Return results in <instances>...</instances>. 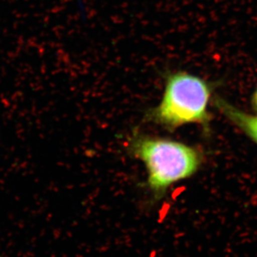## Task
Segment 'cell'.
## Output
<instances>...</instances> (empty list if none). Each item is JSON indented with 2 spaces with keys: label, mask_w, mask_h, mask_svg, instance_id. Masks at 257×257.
Instances as JSON below:
<instances>
[{
  "label": "cell",
  "mask_w": 257,
  "mask_h": 257,
  "mask_svg": "<svg viewBox=\"0 0 257 257\" xmlns=\"http://www.w3.org/2000/svg\"><path fill=\"white\" fill-rule=\"evenodd\" d=\"M128 156L143 162L150 202L156 205L176 184L200 171L205 161L202 150L181 141L145 133L135 128L127 137Z\"/></svg>",
  "instance_id": "6da1fadb"
},
{
  "label": "cell",
  "mask_w": 257,
  "mask_h": 257,
  "mask_svg": "<svg viewBox=\"0 0 257 257\" xmlns=\"http://www.w3.org/2000/svg\"><path fill=\"white\" fill-rule=\"evenodd\" d=\"M164 79L161 102L145 113L144 120L170 132L191 124L209 131L211 117L208 105L212 91L210 84L184 70H168Z\"/></svg>",
  "instance_id": "7a4b0ae2"
},
{
  "label": "cell",
  "mask_w": 257,
  "mask_h": 257,
  "mask_svg": "<svg viewBox=\"0 0 257 257\" xmlns=\"http://www.w3.org/2000/svg\"><path fill=\"white\" fill-rule=\"evenodd\" d=\"M253 104H254V106L255 107V109H257V86L255 93L253 94Z\"/></svg>",
  "instance_id": "277c9868"
},
{
  "label": "cell",
  "mask_w": 257,
  "mask_h": 257,
  "mask_svg": "<svg viewBox=\"0 0 257 257\" xmlns=\"http://www.w3.org/2000/svg\"><path fill=\"white\" fill-rule=\"evenodd\" d=\"M214 104L221 114L257 144V115L238 109L219 97L215 99Z\"/></svg>",
  "instance_id": "3957f363"
}]
</instances>
